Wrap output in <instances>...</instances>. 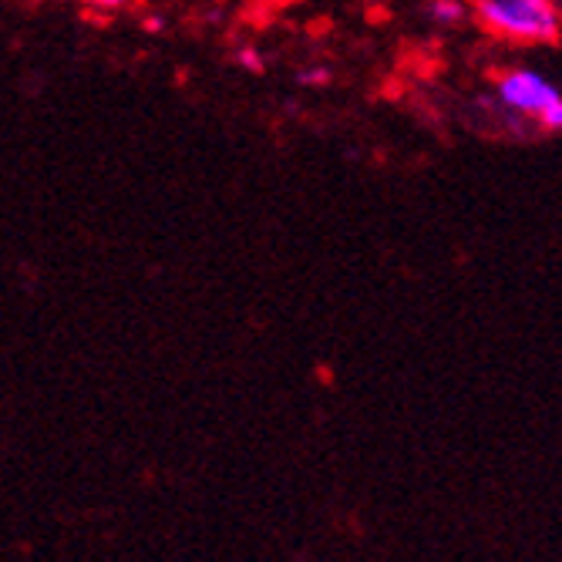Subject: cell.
<instances>
[{"label":"cell","instance_id":"obj_4","mask_svg":"<svg viewBox=\"0 0 562 562\" xmlns=\"http://www.w3.org/2000/svg\"><path fill=\"white\" fill-rule=\"evenodd\" d=\"M327 81H330V68H324V65L300 71V85H306V88H324Z\"/></svg>","mask_w":562,"mask_h":562},{"label":"cell","instance_id":"obj_2","mask_svg":"<svg viewBox=\"0 0 562 562\" xmlns=\"http://www.w3.org/2000/svg\"><path fill=\"white\" fill-rule=\"evenodd\" d=\"M498 98L502 105L519 115V119H532L539 128L559 132L562 128V94L559 88L529 68H516L498 78Z\"/></svg>","mask_w":562,"mask_h":562},{"label":"cell","instance_id":"obj_8","mask_svg":"<svg viewBox=\"0 0 562 562\" xmlns=\"http://www.w3.org/2000/svg\"><path fill=\"white\" fill-rule=\"evenodd\" d=\"M267 4H286V0H267Z\"/></svg>","mask_w":562,"mask_h":562},{"label":"cell","instance_id":"obj_7","mask_svg":"<svg viewBox=\"0 0 562 562\" xmlns=\"http://www.w3.org/2000/svg\"><path fill=\"white\" fill-rule=\"evenodd\" d=\"M91 8H101V11H119L125 0H88Z\"/></svg>","mask_w":562,"mask_h":562},{"label":"cell","instance_id":"obj_3","mask_svg":"<svg viewBox=\"0 0 562 562\" xmlns=\"http://www.w3.org/2000/svg\"><path fill=\"white\" fill-rule=\"evenodd\" d=\"M431 18L438 24H458L465 18V4H458V0H435L431 4Z\"/></svg>","mask_w":562,"mask_h":562},{"label":"cell","instance_id":"obj_1","mask_svg":"<svg viewBox=\"0 0 562 562\" xmlns=\"http://www.w3.org/2000/svg\"><path fill=\"white\" fill-rule=\"evenodd\" d=\"M479 21L508 41H555L559 8L552 0H475Z\"/></svg>","mask_w":562,"mask_h":562},{"label":"cell","instance_id":"obj_5","mask_svg":"<svg viewBox=\"0 0 562 562\" xmlns=\"http://www.w3.org/2000/svg\"><path fill=\"white\" fill-rule=\"evenodd\" d=\"M239 65L252 75H260L263 71V58H260V50H252V47H243L239 50Z\"/></svg>","mask_w":562,"mask_h":562},{"label":"cell","instance_id":"obj_6","mask_svg":"<svg viewBox=\"0 0 562 562\" xmlns=\"http://www.w3.org/2000/svg\"><path fill=\"white\" fill-rule=\"evenodd\" d=\"M162 27H166V21H162L159 14H148V18H145V31H148V34H159Z\"/></svg>","mask_w":562,"mask_h":562}]
</instances>
